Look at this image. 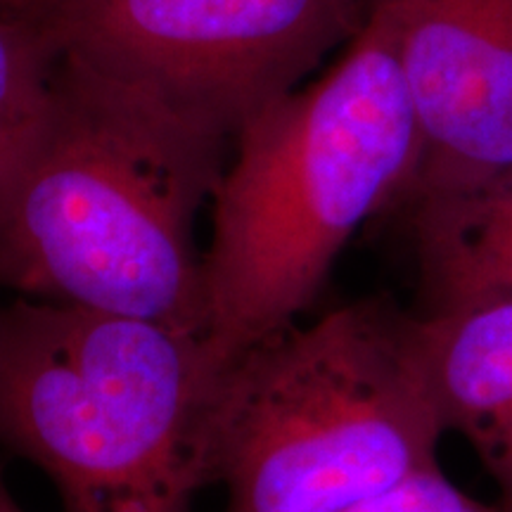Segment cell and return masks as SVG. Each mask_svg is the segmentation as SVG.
<instances>
[{
	"instance_id": "obj_1",
	"label": "cell",
	"mask_w": 512,
	"mask_h": 512,
	"mask_svg": "<svg viewBox=\"0 0 512 512\" xmlns=\"http://www.w3.org/2000/svg\"><path fill=\"white\" fill-rule=\"evenodd\" d=\"M230 147L57 57L41 110L0 159V292L204 337L197 219Z\"/></svg>"
},
{
	"instance_id": "obj_2",
	"label": "cell",
	"mask_w": 512,
	"mask_h": 512,
	"mask_svg": "<svg viewBox=\"0 0 512 512\" xmlns=\"http://www.w3.org/2000/svg\"><path fill=\"white\" fill-rule=\"evenodd\" d=\"M420 131L389 31L375 12L313 79L235 136L211 197L204 347L216 370L299 323L351 238L396 209Z\"/></svg>"
},
{
	"instance_id": "obj_3",
	"label": "cell",
	"mask_w": 512,
	"mask_h": 512,
	"mask_svg": "<svg viewBox=\"0 0 512 512\" xmlns=\"http://www.w3.org/2000/svg\"><path fill=\"white\" fill-rule=\"evenodd\" d=\"M418 316L363 297L261 339L211 384L207 486L223 512H347L439 465L444 437Z\"/></svg>"
},
{
	"instance_id": "obj_4",
	"label": "cell",
	"mask_w": 512,
	"mask_h": 512,
	"mask_svg": "<svg viewBox=\"0 0 512 512\" xmlns=\"http://www.w3.org/2000/svg\"><path fill=\"white\" fill-rule=\"evenodd\" d=\"M216 373L195 332L12 297L0 448L50 479L62 512H192Z\"/></svg>"
},
{
	"instance_id": "obj_5",
	"label": "cell",
	"mask_w": 512,
	"mask_h": 512,
	"mask_svg": "<svg viewBox=\"0 0 512 512\" xmlns=\"http://www.w3.org/2000/svg\"><path fill=\"white\" fill-rule=\"evenodd\" d=\"M370 0H36L55 57L235 136L363 29Z\"/></svg>"
},
{
	"instance_id": "obj_6",
	"label": "cell",
	"mask_w": 512,
	"mask_h": 512,
	"mask_svg": "<svg viewBox=\"0 0 512 512\" xmlns=\"http://www.w3.org/2000/svg\"><path fill=\"white\" fill-rule=\"evenodd\" d=\"M370 12L392 38L420 131L401 204L510 169L512 0H370Z\"/></svg>"
},
{
	"instance_id": "obj_7",
	"label": "cell",
	"mask_w": 512,
	"mask_h": 512,
	"mask_svg": "<svg viewBox=\"0 0 512 512\" xmlns=\"http://www.w3.org/2000/svg\"><path fill=\"white\" fill-rule=\"evenodd\" d=\"M415 316L444 430L470 444L512 512V297Z\"/></svg>"
},
{
	"instance_id": "obj_8",
	"label": "cell",
	"mask_w": 512,
	"mask_h": 512,
	"mask_svg": "<svg viewBox=\"0 0 512 512\" xmlns=\"http://www.w3.org/2000/svg\"><path fill=\"white\" fill-rule=\"evenodd\" d=\"M420 278L418 313L512 297V166L472 188L403 202Z\"/></svg>"
},
{
	"instance_id": "obj_9",
	"label": "cell",
	"mask_w": 512,
	"mask_h": 512,
	"mask_svg": "<svg viewBox=\"0 0 512 512\" xmlns=\"http://www.w3.org/2000/svg\"><path fill=\"white\" fill-rule=\"evenodd\" d=\"M55 60L29 22L0 17V159L41 110Z\"/></svg>"
},
{
	"instance_id": "obj_10",
	"label": "cell",
	"mask_w": 512,
	"mask_h": 512,
	"mask_svg": "<svg viewBox=\"0 0 512 512\" xmlns=\"http://www.w3.org/2000/svg\"><path fill=\"white\" fill-rule=\"evenodd\" d=\"M347 512H505L465 494L439 465L413 472L382 494L354 505Z\"/></svg>"
},
{
	"instance_id": "obj_11",
	"label": "cell",
	"mask_w": 512,
	"mask_h": 512,
	"mask_svg": "<svg viewBox=\"0 0 512 512\" xmlns=\"http://www.w3.org/2000/svg\"><path fill=\"white\" fill-rule=\"evenodd\" d=\"M34 3L36 0H0V17L22 19Z\"/></svg>"
},
{
	"instance_id": "obj_12",
	"label": "cell",
	"mask_w": 512,
	"mask_h": 512,
	"mask_svg": "<svg viewBox=\"0 0 512 512\" xmlns=\"http://www.w3.org/2000/svg\"><path fill=\"white\" fill-rule=\"evenodd\" d=\"M0 512H24L19 508L15 498L8 491V486H5V479H3V470H0Z\"/></svg>"
}]
</instances>
